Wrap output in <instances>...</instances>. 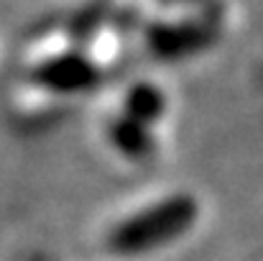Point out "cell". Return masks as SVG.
Listing matches in <instances>:
<instances>
[{"mask_svg":"<svg viewBox=\"0 0 263 261\" xmlns=\"http://www.w3.org/2000/svg\"><path fill=\"white\" fill-rule=\"evenodd\" d=\"M107 136H110L112 146L133 162H143V159L154 156V151H156V141L148 133V126H143L141 120H136L130 115L115 118L107 126Z\"/></svg>","mask_w":263,"mask_h":261,"instance_id":"4","label":"cell"},{"mask_svg":"<svg viewBox=\"0 0 263 261\" xmlns=\"http://www.w3.org/2000/svg\"><path fill=\"white\" fill-rule=\"evenodd\" d=\"M118 23L128 31V28H133V26L138 23V13H133V10H123V13H118Z\"/></svg>","mask_w":263,"mask_h":261,"instance_id":"7","label":"cell"},{"mask_svg":"<svg viewBox=\"0 0 263 261\" xmlns=\"http://www.w3.org/2000/svg\"><path fill=\"white\" fill-rule=\"evenodd\" d=\"M33 80L54 92H85L100 82V67L85 54H59L33 69Z\"/></svg>","mask_w":263,"mask_h":261,"instance_id":"3","label":"cell"},{"mask_svg":"<svg viewBox=\"0 0 263 261\" xmlns=\"http://www.w3.org/2000/svg\"><path fill=\"white\" fill-rule=\"evenodd\" d=\"M215 41V28L207 23L186 21V23H156L146 31L148 51L159 59L174 62L192 54L204 51Z\"/></svg>","mask_w":263,"mask_h":261,"instance_id":"2","label":"cell"},{"mask_svg":"<svg viewBox=\"0 0 263 261\" xmlns=\"http://www.w3.org/2000/svg\"><path fill=\"white\" fill-rule=\"evenodd\" d=\"M199 205L192 195H172L148 210L123 220L110 233V246L120 254H143L179 238L197 220Z\"/></svg>","mask_w":263,"mask_h":261,"instance_id":"1","label":"cell"},{"mask_svg":"<svg viewBox=\"0 0 263 261\" xmlns=\"http://www.w3.org/2000/svg\"><path fill=\"white\" fill-rule=\"evenodd\" d=\"M102 18H105V8H87V10L77 13V18L72 21V36L80 41H87L95 33V28L102 23Z\"/></svg>","mask_w":263,"mask_h":261,"instance_id":"6","label":"cell"},{"mask_svg":"<svg viewBox=\"0 0 263 261\" xmlns=\"http://www.w3.org/2000/svg\"><path fill=\"white\" fill-rule=\"evenodd\" d=\"M166 110V97L159 87L148 85V82H138L130 87L128 97H125V113L136 120H141L143 126L159 120Z\"/></svg>","mask_w":263,"mask_h":261,"instance_id":"5","label":"cell"}]
</instances>
